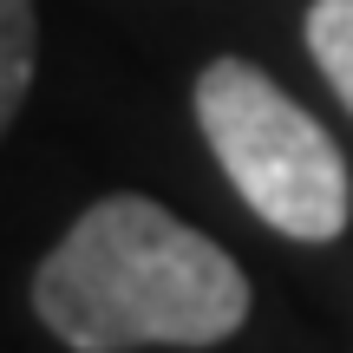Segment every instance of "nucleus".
Masks as SVG:
<instances>
[{
	"label": "nucleus",
	"instance_id": "nucleus-1",
	"mask_svg": "<svg viewBox=\"0 0 353 353\" xmlns=\"http://www.w3.org/2000/svg\"><path fill=\"white\" fill-rule=\"evenodd\" d=\"M33 314L72 353L216 347L249 321V275L164 203L118 190L39 262Z\"/></svg>",
	"mask_w": 353,
	"mask_h": 353
},
{
	"label": "nucleus",
	"instance_id": "nucleus-2",
	"mask_svg": "<svg viewBox=\"0 0 353 353\" xmlns=\"http://www.w3.org/2000/svg\"><path fill=\"white\" fill-rule=\"evenodd\" d=\"M196 125L223 176L268 229L294 242H334L353 223V176L314 112L288 99L255 59H210L196 79Z\"/></svg>",
	"mask_w": 353,
	"mask_h": 353
},
{
	"label": "nucleus",
	"instance_id": "nucleus-3",
	"mask_svg": "<svg viewBox=\"0 0 353 353\" xmlns=\"http://www.w3.org/2000/svg\"><path fill=\"white\" fill-rule=\"evenodd\" d=\"M33 52H39V20L33 0H0V138L33 85Z\"/></svg>",
	"mask_w": 353,
	"mask_h": 353
},
{
	"label": "nucleus",
	"instance_id": "nucleus-4",
	"mask_svg": "<svg viewBox=\"0 0 353 353\" xmlns=\"http://www.w3.org/2000/svg\"><path fill=\"white\" fill-rule=\"evenodd\" d=\"M301 33H307V52H314L321 79L334 85V99L353 112V0H314Z\"/></svg>",
	"mask_w": 353,
	"mask_h": 353
}]
</instances>
